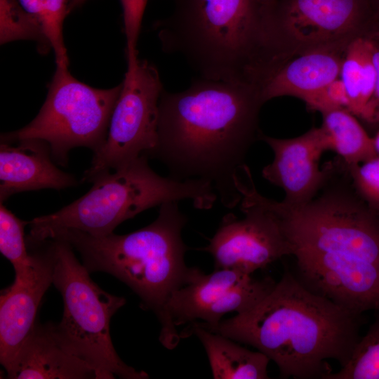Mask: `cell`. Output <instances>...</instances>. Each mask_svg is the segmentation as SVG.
Wrapping results in <instances>:
<instances>
[{
	"mask_svg": "<svg viewBox=\"0 0 379 379\" xmlns=\"http://www.w3.org/2000/svg\"><path fill=\"white\" fill-rule=\"evenodd\" d=\"M315 196L300 204L265 197L310 291L356 314L379 312V212L357 192L335 157Z\"/></svg>",
	"mask_w": 379,
	"mask_h": 379,
	"instance_id": "obj_1",
	"label": "cell"
},
{
	"mask_svg": "<svg viewBox=\"0 0 379 379\" xmlns=\"http://www.w3.org/2000/svg\"><path fill=\"white\" fill-rule=\"evenodd\" d=\"M264 103L262 88L248 84L199 79L182 92L163 91L157 145L149 157L173 179L208 182L225 207L234 208L241 199L236 179L259 140Z\"/></svg>",
	"mask_w": 379,
	"mask_h": 379,
	"instance_id": "obj_2",
	"label": "cell"
},
{
	"mask_svg": "<svg viewBox=\"0 0 379 379\" xmlns=\"http://www.w3.org/2000/svg\"><path fill=\"white\" fill-rule=\"evenodd\" d=\"M361 315L310 291L288 270L251 309L222 320L215 332L256 348L283 378L325 379L360 340Z\"/></svg>",
	"mask_w": 379,
	"mask_h": 379,
	"instance_id": "obj_3",
	"label": "cell"
},
{
	"mask_svg": "<svg viewBox=\"0 0 379 379\" xmlns=\"http://www.w3.org/2000/svg\"><path fill=\"white\" fill-rule=\"evenodd\" d=\"M155 24L162 50L181 55L200 79L262 88L290 58L263 0H171Z\"/></svg>",
	"mask_w": 379,
	"mask_h": 379,
	"instance_id": "obj_4",
	"label": "cell"
},
{
	"mask_svg": "<svg viewBox=\"0 0 379 379\" xmlns=\"http://www.w3.org/2000/svg\"><path fill=\"white\" fill-rule=\"evenodd\" d=\"M178 203L161 204L154 222L129 234L93 237L65 230L51 239L69 242L89 272H106L126 284L140 298L142 308L156 314L162 329L168 301L188 283L194 268L185 262L189 248L182 231L187 218Z\"/></svg>",
	"mask_w": 379,
	"mask_h": 379,
	"instance_id": "obj_5",
	"label": "cell"
},
{
	"mask_svg": "<svg viewBox=\"0 0 379 379\" xmlns=\"http://www.w3.org/2000/svg\"><path fill=\"white\" fill-rule=\"evenodd\" d=\"M148 158L142 154L119 169L99 175L79 199L29 221L27 243L50 239L65 230L105 236L124 221L170 201H190L201 210L213 207L218 196L208 182L161 176L151 168Z\"/></svg>",
	"mask_w": 379,
	"mask_h": 379,
	"instance_id": "obj_6",
	"label": "cell"
},
{
	"mask_svg": "<svg viewBox=\"0 0 379 379\" xmlns=\"http://www.w3.org/2000/svg\"><path fill=\"white\" fill-rule=\"evenodd\" d=\"M54 253L53 284L63 300L54 332L70 353L93 367L100 379H146L149 375L125 364L113 346L112 317L126 304L124 297L103 291L90 277L65 240L51 239Z\"/></svg>",
	"mask_w": 379,
	"mask_h": 379,
	"instance_id": "obj_7",
	"label": "cell"
},
{
	"mask_svg": "<svg viewBox=\"0 0 379 379\" xmlns=\"http://www.w3.org/2000/svg\"><path fill=\"white\" fill-rule=\"evenodd\" d=\"M121 88V84L108 89L93 88L75 79L67 67L57 66L38 114L21 129L2 134L1 142L42 140L48 144L53 161L63 166L74 147L95 153L106 140Z\"/></svg>",
	"mask_w": 379,
	"mask_h": 379,
	"instance_id": "obj_8",
	"label": "cell"
},
{
	"mask_svg": "<svg viewBox=\"0 0 379 379\" xmlns=\"http://www.w3.org/2000/svg\"><path fill=\"white\" fill-rule=\"evenodd\" d=\"M127 70L109 121L107 136L83 180L119 169L142 154L148 157L158 140L159 102L164 91L157 68L138 55Z\"/></svg>",
	"mask_w": 379,
	"mask_h": 379,
	"instance_id": "obj_9",
	"label": "cell"
},
{
	"mask_svg": "<svg viewBox=\"0 0 379 379\" xmlns=\"http://www.w3.org/2000/svg\"><path fill=\"white\" fill-rule=\"evenodd\" d=\"M270 277L232 269H215L210 274L194 267L187 284L177 290L166 307V324L159 341L167 349L175 348L180 340L177 326L197 322L214 331L228 312L243 313L262 300L274 287Z\"/></svg>",
	"mask_w": 379,
	"mask_h": 379,
	"instance_id": "obj_10",
	"label": "cell"
},
{
	"mask_svg": "<svg viewBox=\"0 0 379 379\" xmlns=\"http://www.w3.org/2000/svg\"><path fill=\"white\" fill-rule=\"evenodd\" d=\"M236 185L241 195L239 204L244 217L226 214L209 244L199 250L212 255L215 269L253 274L291 255V249L277 218L257 190L246 164L238 173Z\"/></svg>",
	"mask_w": 379,
	"mask_h": 379,
	"instance_id": "obj_11",
	"label": "cell"
},
{
	"mask_svg": "<svg viewBox=\"0 0 379 379\" xmlns=\"http://www.w3.org/2000/svg\"><path fill=\"white\" fill-rule=\"evenodd\" d=\"M271 17L278 42L291 59L377 32L371 0H277Z\"/></svg>",
	"mask_w": 379,
	"mask_h": 379,
	"instance_id": "obj_12",
	"label": "cell"
},
{
	"mask_svg": "<svg viewBox=\"0 0 379 379\" xmlns=\"http://www.w3.org/2000/svg\"><path fill=\"white\" fill-rule=\"evenodd\" d=\"M27 245L30 264L15 272L13 282L2 290L0 295V363L6 372L37 322L41 301L53 284L51 240Z\"/></svg>",
	"mask_w": 379,
	"mask_h": 379,
	"instance_id": "obj_13",
	"label": "cell"
},
{
	"mask_svg": "<svg viewBox=\"0 0 379 379\" xmlns=\"http://www.w3.org/2000/svg\"><path fill=\"white\" fill-rule=\"evenodd\" d=\"M259 140L264 141L274 153L272 161L262 171V177L283 190L282 200L289 204H300L312 199L327 173L326 163L319 162L327 151L325 133L321 127H313L300 136L277 138L262 131Z\"/></svg>",
	"mask_w": 379,
	"mask_h": 379,
	"instance_id": "obj_14",
	"label": "cell"
},
{
	"mask_svg": "<svg viewBox=\"0 0 379 379\" xmlns=\"http://www.w3.org/2000/svg\"><path fill=\"white\" fill-rule=\"evenodd\" d=\"M55 163L48 144L42 140L1 142L0 202L22 192L60 190L78 184L74 175L62 171Z\"/></svg>",
	"mask_w": 379,
	"mask_h": 379,
	"instance_id": "obj_15",
	"label": "cell"
},
{
	"mask_svg": "<svg viewBox=\"0 0 379 379\" xmlns=\"http://www.w3.org/2000/svg\"><path fill=\"white\" fill-rule=\"evenodd\" d=\"M11 379H100L97 371L70 353L58 339L53 324L36 322L11 368Z\"/></svg>",
	"mask_w": 379,
	"mask_h": 379,
	"instance_id": "obj_16",
	"label": "cell"
},
{
	"mask_svg": "<svg viewBox=\"0 0 379 379\" xmlns=\"http://www.w3.org/2000/svg\"><path fill=\"white\" fill-rule=\"evenodd\" d=\"M349 44L318 48L298 55L285 62L265 84L264 101L280 96L302 100L339 78Z\"/></svg>",
	"mask_w": 379,
	"mask_h": 379,
	"instance_id": "obj_17",
	"label": "cell"
},
{
	"mask_svg": "<svg viewBox=\"0 0 379 379\" xmlns=\"http://www.w3.org/2000/svg\"><path fill=\"white\" fill-rule=\"evenodd\" d=\"M194 333L206 352L215 379H267L270 359L260 351H251L197 322L190 325L181 338Z\"/></svg>",
	"mask_w": 379,
	"mask_h": 379,
	"instance_id": "obj_18",
	"label": "cell"
},
{
	"mask_svg": "<svg viewBox=\"0 0 379 379\" xmlns=\"http://www.w3.org/2000/svg\"><path fill=\"white\" fill-rule=\"evenodd\" d=\"M339 77L348 96V110L356 117L374 123L375 70L367 36L357 37L350 43Z\"/></svg>",
	"mask_w": 379,
	"mask_h": 379,
	"instance_id": "obj_19",
	"label": "cell"
},
{
	"mask_svg": "<svg viewBox=\"0 0 379 379\" xmlns=\"http://www.w3.org/2000/svg\"><path fill=\"white\" fill-rule=\"evenodd\" d=\"M328 150L337 154L347 166L376 156L371 138L350 111L338 108L321 113Z\"/></svg>",
	"mask_w": 379,
	"mask_h": 379,
	"instance_id": "obj_20",
	"label": "cell"
},
{
	"mask_svg": "<svg viewBox=\"0 0 379 379\" xmlns=\"http://www.w3.org/2000/svg\"><path fill=\"white\" fill-rule=\"evenodd\" d=\"M17 1L35 21L49 48L53 49L57 66L67 67L62 25L70 0Z\"/></svg>",
	"mask_w": 379,
	"mask_h": 379,
	"instance_id": "obj_21",
	"label": "cell"
},
{
	"mask_svg": "<svg viewBox=\"0 0 379 379\" xmlns=\"http://www.w3.org/2000/svg\"><path fill=\"white\" fill-rule=\"evenodd\" d=\"M325 379H379V314L361 337L348 362Z\"/></svg>",
	"mask_w": 379,
	"mask_h": 379,
	"instance_id": "obj_22",
	"label": "cell"
},
{
	"mask_svg": "<svg viewBox=\"0 0 379 379\" xmlns=\"http://www.w3.org/2000/svg\"><path fill=\"white\" fill-rule=\"evenodd\" d=\"M28 223L1 203L0 251L12 264L15 272L23 270L30 264L31 257L25 235V227Z\"/></svg>",
	"mask_w": 379,
	"mask_h": 379,
	"instance_id": "obj_23",
	"label": "cell"
},
{
	"mask_svg": "<svg viewBox=\"0 0 379 379\" xmlns=\"http://www.w3.org/2000/svg\"><path fill=\"white\" fill-rule=\"evenodd\" d=\"M0 20L1 44L33 39L41 44L42 51L49 49L38 25L17 0H0Z\"/></svg>",
	"mask_w": 379,
	"mask_h": 379,
	"instance_id": "obj_24",
	"label": "cell"
},
{
	"mask_svg": "<svg viewBox=\"0 0 379 379\" xmlns=\"http://www.w3.org/2000/svg\"><path fill=\"white\" fill-rule=\"evenodd\" d=\"M348 168L358 194L379 212V156Z\"/></svg>",
	"mask_w": 379,
	"mask_h": 379,
	"instance_id": "obj_25",
	"label": "cell"
},
{
	"mask_svg": "<svg viewBox=\"0 0 379 379\" xmlns=\"http://www.w3.org/2000/svg\"><path fill=\"white\" fill-rule=\"evenodd\" d=\"M303 101L309 109L318 111L321 114L338 108L348 110L349 107L347 91L340 77L312 93Z\"/></svg>",
	"mask_w": 379,
	"mask_h": 379,
	"instance_id": "obj_26",
	"label": "cell"
},
{
	"mask_svg": "<svg viewBox=\"0 0 379 379\" xmlns=\"http://www.w3.org/2000/svg\"><path fill=\"white\" fill-rule=\"evenodd\" d=\"M147 1L120 0L126 39V58L138 55L136 46Z\"/></svg>",
	"mask_w": 379,
	"mask_h": 379,
	"instance_id": "obj_27",
	"label": "cell"
},
{
	"mask_svg": "<svg viewBox=\"0 0 379 379\" xmlns=\"http://www.w3.org/2000/svg\"><path fill=\"white\" fill-rule=\"evenodd\" d=\"M375 70V88L373 98L374 123L379 122V32L368 36Z\"/></svg>",
	"mask_w": 379,
	"mask_h": 379,
	"instance_id": "obj_28",
	"label": "cell"
},
{
	"mask_svg": "<svg viewBox=\"0 0 379 379\" xmlns=\"http://www.w3.org/2000/svg\"><path fill=\"white\" fill-rule=\"evenodd\" d=\"M86 1V0H70L69 6H68V13L70 11H72L73 9H74L77 7L81 6Z\"/></svg>",
	"mask_w": 379,
	"mask_h": 379,
	"instance_id": "obj_29",
	"label": "cell"
},
{
	"mask_svg": "<svg viewBox=\"0 0 379 379\" xmlns=\"http://www.w3.org/2000/svg\"><path fill=\"white\" fill-rule=\"evenodd\" d=\"M373 145L375 147V150L376 152V154L378 156H379V130L375 134V137L373 138Z\"/></svg>",
	"mask_w": 379,
	"mask_h": 379,
	"instance_id": "obj_30",
	"label": "cell"
},
{
	"mask_svg": "<svg viewBox=\"0 0 379 379\" xmlns=\"http://www.w3.org/2000/svg\"><path fill=\"white\" fill-rule=\"evenodd\" d=\"M375 22L377 30L379 32V0L375 8Z\"/></svg>",
	"mask_w": 379,
	"mask_h": 379,
	"instance_id": "obj_31",
	"label": "cell"
},
{
	"mask_svg": "<svg viewBox=\"0 0 379 379\" xmlns=\"http://www.w3.org/2000/svg\"><path fill=\"white\" fill-rule=\"evenodd\" d=\"M268 4H273L277 0H263Z\"/></svg>",
	"mask_w": 379,
	"mask_h": 379,
	"instance_id": "obj_32",
	"label": "cell"
},
{
	"mask_svg": "<svg viewBox=\"0 0 379 379\" xmlns=\"http://www.w3.org/2000/svg\"><path fill=\"white\" fill-rule=\"evenodd\" d=\"M373 1V3L374 4L375 8H376V6H377V4L378 2V0H371Z\"/></svg>",
	"mask_w": 379,
	"mask_h": 379,
	"instance_id": "obj_33",
	"label": "cell"
}]
</instances>
